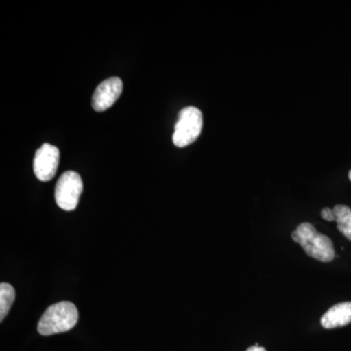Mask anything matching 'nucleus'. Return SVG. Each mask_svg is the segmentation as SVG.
Wrapping results in <instances>:
<instances>
[{"label": "nucleus", "mask_w": 351, "mask_h": 351, "mask_svg": "<svg viewBox=\"0 0 351 351\" xmlns=\"http://www.w3.org/2000/svg\"><path fill=\"white\" fill-rule=\"evenodd\" d=\"M292 239L301 245L308 257L323 263L335 258L334 245L326 235L321 234L311 223H302L292 232Z\"/></svg>", "instance_id": "obj_1"}, {"label": "nucleus", "mask_w": 351, "mask_h": 351, "mask_svg": "<svg viewBox=\"0 0 351 351\" xmlns=\"http://www.w3.org/2000/svg\"><path fill=\"white\" fill-rule=\"evenodd\" d=\"M77 321V308L73 302H58L51 306L41 316L38 331L43 336L68 332L75 326Z\"/></svg>", "instance_id": "obj_2"}, {"label": "nucleus", "mask_w": 351, "mask_h": 351, "mask_svg": "<svg viewBox=\"0 0 351 351\" xmlns=\"http://www.w3.org/2000/svg\"><path fill=\"white\" fill-rule=\"evenodd\" d=\"M202 112L195 107L182 108L179 112L173 134V143L176 147H184L193 144L202 131Z\"/></svg>", "instance_id": "obj_3"}, {"label": "nucleus", "mask_w": 351, "mask_h": 351, "mask_svg": "<svg viewBox=\"0 0 351 351\" xmlns=\"http://www.w3.org/2000/svg\"><path fill=\"white\" fill-rule=\"evenodd\" d=\"M83 191L82 177L75 171H68L58 180L55 189V199L58 206L66 211L77 207Z\"/></svg>", "instance_id": "obj_4"}, {"label": "nucleus", "mask_w": 351, "mask_h": 351, "mask_svg": "<svg viewBox=\"0 0 351 351\" xmlns=\"http://www.w3.org/2000/svg\"><path fill=\"white\" fill-rule=\"evenodd\" d=\"M59 162V149L52 145L43 144L34 156V174L39 181L49 182L56 175Z\"/></svg>", "instance_id": "obj_5"}, {"label": "nucleus", "mask_w": 351, "mask_h": 351, "mask_svg": "<svg viewBox=\"0 0 351 351\" xmlns=\"http://www.w3.org/2000/svg\"><path fill=\"white\" fill-rule=\"evenodd\" d=\"M123 89V82L119 77H110L104 80L96 88L92 98V107L96 112L107 110L117 101Z\"/></svg>", "instance_id": "obj_6"}, {"label": "nucleus", "mask_w": 351, "mask_h": 351, "mask_svg": "<svg viewBox=\"0 0 351 351\" xmlns=\"http://www.w3.org/2000/svg\"><path fill=\"white\" fill-rule=\"evenodd\" d=\"M351 322V302H341L332 306L321 317V325L325 329L346 326Z\"/></svg>", "instance_id": "obj_7"}, {"label": "nucleus", "mask_w": 351, "mask_h": 351, "mask_svg": "<svg viewBox=\"0 0 351 351\" xmlns=\"http://www.w3.org/2000/svg\"><path fill=\"white\" fill-rule=\"evenodd\" d=\"M339 232L351 241V209L346 205H336L332 209Z\"/></svg>", "instance_id": "obj_8"}, {"label": "nucleus", "mask_w": 351, "mask_h": 351, "mask_svg": "<svg viewBox=\"0 0 351 351\" xmlns=\"http://www.w3.org/2000/svg\"><path fill=\"white\" fill-rule=\"evenodd\" d=\"M15 301V290L10 284L1 283L0 285V321L6 317L13 302Z\"/></svg>", "instance_id": "obj_9"}, {"label": "nucleus", "mask_w": 351, "mask_h": 351, "mask_svg": "<svg viewBox=\"0 0 351 351\" xmlns=\"http://www.w3.org/2000/svg\"><path fill=\"white\" fill-rule=\"evenodd\" d=\"M321 217H322V219H325V221H336V219H335L334 211L328 207L323 208L322 211H321Z\"/></svg>", "instance_id": "obj_10"}, {"label": "nucleus", "mask_w": 351, "mask_h": 351, "mask_svg": "<svg viewBox=\"0 0 351 351\" xmlns=\"http://www.w3.org/2000/svg\"><path fill=\"white\" fill-rule=\"evenodd\" d=\"M246 351H267L265 348H262V346H258V345L250 346Z\"/></svg>", "instance_id": "obj_11"}, {"label": "nucleus", "mask_w": 351, "mask_h": 351, "mask_svg": "<svg viewBox=\"0 0 351 351\" xmlns=\"http://www.w3.org/2000/svg\"><path fill=\"white\" fill-rule=\"evenodd\" d=\"M348 177H350V181H351V171H350V175H348Z\"/></svg>", "instance_id": "obj_12"}]
</instances>
